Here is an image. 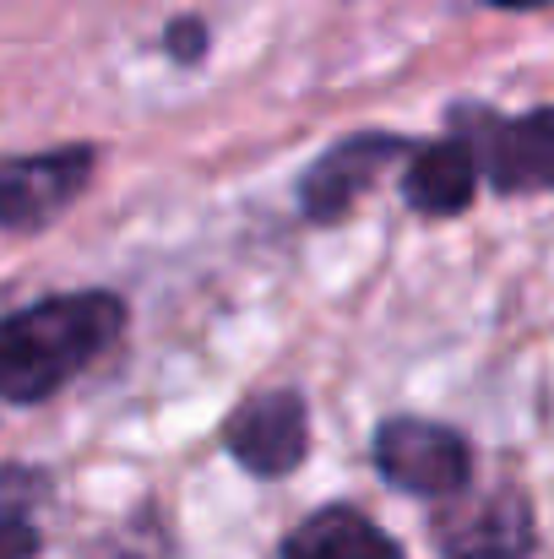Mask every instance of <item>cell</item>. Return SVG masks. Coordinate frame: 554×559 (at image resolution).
I'll return each instance as SVG.
<instances>
[{"mask_svg": "<svg viewBox=\"0 0 554 559\" xmlns=\"http://www.w3.org/2000/svg\"><path fill=\"white\" fill-rule=\"evenodd\" d=\"M126 332V305L115 294H55L27 310L0 316V396L44 402L71 385Z\"/></svg>", "mask_w": 554, "mask_h": 559, "instance_id": "cell-1", "label": "cell"}, {"mask_svg": "<svg viewBox=\"0 0 554 559\" xmlns=\"http://www.w3.org/2000/svg\"><path fill=\"white\" fill-rule=\"evenodd\" d=\"M375 467L391 489L419 500H451L473 478V451L457 429L424 418H391L375 435Z\"/></svg>", "mask_w": 554, "mask_h": 559, "instance_id": "cell-2", "label": "cell"}, {"mask_svg": "<svg viewBox=\"0 0 554 559\" xmlns=\"http://www.w3.org/2000/svg\"><path fill=\"white\" fill-rule=\"evenodd\" d=\"M228 456L256 478H288L310 451V407L294 385L245 396L223 424Z\"/></svg>", "mask_w": 554, "mask_h": 559, "instance_id": "cell-3", "label": "cell"}, {"mask_svg": "<svg viewBox=\"0 0 554 559\" xmlns=\"http://www.w3.org/2000/svg\"><path fill=\"white\" fill-rule=\"evenodd\" d=\"M93 180V147H55L0 164V228L33 234L49 228Z\"/></svg>", "mask_w": 554, "mask_h": 559, "instance_id": "cell-4", "label": "cell"}, {"mask_svg": "<svg viewBox=\"0 0 554 559\" xmlns=\"http://www.w3.org/2000/svg\"><path fill=\"white\" fill-rule=\"evenodd\" d=\"M402 153H408V142H402V136H380V131H365V136H349V142L327 147V153L310 164L305 186H299L305 217H310V223H338V217L354 212V201L386 175V164H397Z\"/></svg>", "mask_w": 554, "mask_h": 559, "instance_id": "cell-5", "label": "cell"}, {"mask_svg": "<svg viewBox=\"0 0 554 559\" xmlns=\"http://www.w3.org/2000/svg\"><path fill=\"white\" fill-rule=\"evenodd\" d=\"M435 544L446 559H522L533 549L528 500L511 489H495L473 506H457L435 522Z\"/></svg>", "mask_w": 554, "mask_h": 559, "instance_id": "cell-6", "label": "cell"}, {"mask_svg": "<svg viewBox=\"0 0 554 559\" xmlns=\"http://www.w3.org/2000/svg\"><path fill=\"white\" fill-rule=\"evenodd\" d=\"M468 142L479 153V169L495 180V190H506V195L554 190V104L522 115V120H506V126H484Z\"/></svg>", "mask_w": 554, "mask_h": 559, "instance_id": "cell-7", "label": "cell"}, {"mask_svg": "<svg viewBox=\"0 0 554 559\" xmlns=\"http://www.w3.org/2000/svg\"><path fill=\"white\" fill-rule=\"evenodd\" d=\"M479 190V153L468 136H446L413 153L408 175H402V195L413 212L424 217H457Z\"/></svg>", "mask_w": 554, "mask_h": 559, "instance_id": "cell-8", "label": "cell"}, {"mask_svg": "<svg viewBox=\"0 0 554 559\" xmlns=\"http://www.w3.org/2000/svg\"><path fill=\"white\" fill-rule=\"evenodd\" d=\"M283 559H402V549L354 506H321L288 538Z\"/></svg>", "mask_w": 554, "mask_h": 559, "instance_id": "cell-9", "label": "cell"}, {"mask_svg": "<svg viewBox=\"0 0 554 559\" xmlns=\"http://www.w3.org/2000/svg\"><path fill=\"white\" fill-rule=\"evenodd\" d=\"M169 55L180 60V66H196L201 55H207V22H196V16H180V22H169Z\"/></svg>", "mask_w": 554, "mask_h": 559, "instance_id": "cell-10", "label": "cell"}, {"mask_svg": "<svg viewBox=\"0 0 554 559\" xmlns=\"http://www.w3.org/2000/svg\"><path fill=\"white\" fill-rule=\"evenodd\" d=\"M38 555V527L22 516H0V559H33Z\"/></svg>", "mask_w": 554, "mask_h": 559, "instance_id": "cell-11", "label": "cell"}, {"mask_svg": "<svg viewBox=\"0 0 554 559\" xmlns=\"http://www.w3.org/2000/svg\"><path fill=\"white\" fill-rule=\"evenodd\" d=\"M490 5H506V11H528V5H550V0H490Z\"/></svg>", "mask_w": 554, "mask_h": 559, "instance_id": "cell-12", "label": "cell"}]
</instances>
